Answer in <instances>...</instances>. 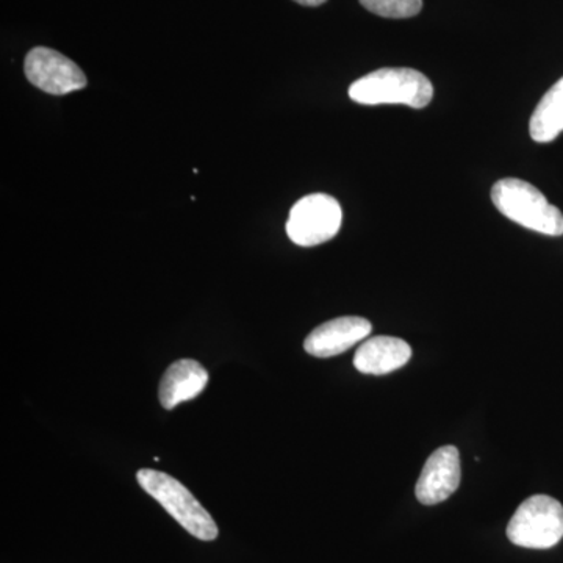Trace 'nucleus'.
<instances>
[{"label":"nucleus","instance_id":"obj_1","mask_svg":"<svg viewBox=\"0 0 563 563\" xmlns=\"http://www.w3.org/2000/svg\"><path fill=\"white\" fill-rule=\"evenodd\" d=\"M350 98L362 106L402 103L424 109L433 98V85L420 70L383 68L366 74L350 87Z\"/></svg>","mask_w":563,"mask_h":563},{"label":"nucleus","instance_id":"obj_2","mask_svg":"<svg viewBox=\"0 0 563 563\" xmlns=\"http://www.w3.org/2000/svg\"><path fill=\"white\" fill-rule=\"evenodd\" d=\"M492 201L510 221L548 236L563 235L562 211L542 191L521 179H503L492 188Z\"/></svg>","mask_w":563,"mask_h":563},{"label":"nucleus","instance_id":"obj_3","mask_svg":"<svg viewBox=\"0 0 563 563\" xmlns=\"http://www.w3.org/2000/svg\"><path fill=\"white\" fill-rule=\"evenodd\" d=\"M136 481L185 531L202 542L217 539L220 531L213 518L179 481L169 474L147 468L136 473Z\"/></svg>","mask_w":563,"mask_h":563},{"label":"nucleus","instance_id":"obj_4","mask_svg":"<svg viewBox=\"0 0 563 563\" xmlns=\"http://www.w3.org/2000/svg\"><path fill=\"white\" fill-rule=\"evenodd\" d=\"M507 537L517 547L550 550L563 539L562 504L551 496H531L514 514Z\"/></svg>","mask_w":563,"mask_h":563},{"label":"nucleus","instance_id":"obj_5","mask_svg":"<svg viewBox=\"0 0 563 563\" xmlns=\"http://www.w3.org/2000/svg\"><path fill=\"white\" fill-rule=\"evenodd\" d=\"M343 211L332 196L309 195L292 206L287 221V235L302 247L318 246L332 240L342 228Z\"/></svg>","mask_w":563,"mask_h":563},{"label":"nucleus","instance_id":"obj_6","mask_svg":"<svg viewBox=\"0 0 563 563\" xmlns=\"http://www.w3.org/2000/svg\"><path fill=\"white\" fill-rule=\"evenodd\" d=\"M24 73L33 87L47 95L65 96L87 87L84 70L60 52L49 47H35L29 52Z\"/></svg>","mask_w":563,"mask_h":563},{"label":"nucleus","instance_id":"obj_7","mask_svg":"<svg viewBox=\"0 0 563 563\" xmlns=\"http://www.w3.org/2000/svg\"><path fill=\"white\" fill-rule=\"evenodd\" d=\"M461 454L455 446L433 451L418 479L415 495L424 506L446 501L461 485Z\"/></svg>","mask_w":563,"mask_h":563},{"label":"nucleus","instance_id":"obj_8","mask_svg":"<svg viewBox=\"0 0 563 563\" xmlns=\"http://www.w3.org/2000/svg\"><path fill=\"white\" fill-rule=\"evenodd\" d=\"M372 322L361 317L335 318L318 325L303 342V350L314 357L328 358L343 354L355 344L368 339Z\"/></svg>","mask_w":563,"mask_h":563},{"label":"nucleus","instance_id":"obj_9","mask_svg":"<svg viewBox=\"0 0 563 563\" xmlns=\"http://www.w3.org/2000/svg\"><path fill=\"white\" fill-rule=\"evenodd\" d=\"M412 357V347L396 336L377 335L365 340L354 355V366L362 374L385 376L402 368Z\"/></svg>","mask_w":563,"mask_h":563},{"label":"nucleus","instance_id":"obj_10","mask_svg":"<svg viewBox=\"0 0 563 563\" xmlns=\"http://www.w3.org/2000/svg\"><path fill=\"white\" fill-rule=\"evenodd\" d=\"M209 384V373L201 363L184 358L174 362L161 380L158 398L163 409L173 410L181 402L198 398Z\"/></svg>","mask_w":563,"mask_h":563},{"label":"nucleus","instance_id":"obj_11","mask_svg":"<svg viewBox=\"0 0 563 563\" xmlns=\"http://www.w3.org/2000/svg\"><path fill=\"white\" fill-rule=\"evenodd\" d=\"M529 132L537 143H550L563 132V77L533 110Z\"/></svg>","mask_w":563,"mask_h":563},{"label":"nucleus","instance_id":"obj_12","mask_svg":"<svg viewBox=\"0 0 563 563\" xmlns=\"http://www.w3.org/2000/svg\"><path fill=\"white\" fill-rule=\"evenodd\" d=\"M369 13L388 20H407L417 16L422 9V0H358Z\"/></svg>","mask_w":563,"mask_h":563},{"label":"nucleus","instance_id":"obj_13","mask_svg":"<svg viewBox=\"0 0 563 563\" xmlns=\"http://www.w3.org/2000/svg\"><path fill=\"white\" fill-rule=\"evenodd\" d=\"M295 2L303 7H320L322 3L328 2V0H295Z\"/></svg>","mask_w":563,"mask_h":563}]
</instances>
